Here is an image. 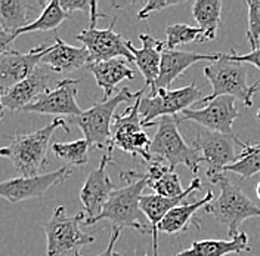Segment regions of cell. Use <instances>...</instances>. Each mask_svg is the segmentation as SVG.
Wrapping results in <instances>:
<instances>
[{
    "mask_svg": "<svg viewBox=\"0 0 260 256\" xmlns=\"http://www.w3.org/2000/svg\"><path fill=\"white\" fill-rule=\"evenodd\" d=\"M235 145L244 148L245 143H241L235 135H223L203 128L198 130L192 147L198 151L203 163L209 164L207 178L210 182L223 175L226 166L238 160L240 153L235 151Z\"/></svg>",
    "mask_w": 260,
    "mask_h": 256,
    "instance_id": "ba28073f",
    "label": "cell"
},
{
    "mask_svg": "<svg viewBox=\"0 0 260 256\" xmlns=\"http://www.w3.org/2000/svg\"><path fill=\"white\" fill-rule=\"evenodd\" d=\"M214 200V194L209 191L201 200H195L192 203L186 202L178 208L172 209L158 225L157 233H166V234H178L188 230L191 222L198 226V221L195 219L197 212L201 208H206L210 202Z\"/></svg>",
    "mask_w": 260,
    "mask_h": 256,
    "instance_id": "cb8c5ba5",
    "label": "cell"
},
{
    "mask_svg": "<svg viewBox=\"0 0 260 256\" xmlns=\"http://www.w3.org/2000/svg\"><path fill=\"white\" fill-rule=\"evenodd\" d=\"M84 212L67 216L64 206L55 209L45 224L46 256H81V247L96 240L93 234H86L80 230V224H84Z\"/></svg>",
    "mask_w": 260,
    "mask_h": 256,
    "instance_id": "52a82bcc",
    "label": "cell"
},
{
    "mask_svg": "<svg viewBox=\"0 0 260 256\" xmlns=\"http://www.w3.org/2000/svg\"><path fill=\"white\" fill-rule=\"evenodd\" d=\"M248 6V30L247 42L251 50L260 46V0H247Z\"/></svg>",
    "mask_w": 260,
    "mask_h": 256,
    "instance_id": "1f68e13d",
    "label": "cell"
},
{
    "mask_svg": "<svg viewBox=\"0 0 260 256\" xmlns=\"http://www.w3.org/2000/svg\"><path fill=\"white\" fill-rule=\"evenodd\" d=\"M59 5L70 15L76 11H86L90 14V9H92L90 0H59Z\"/></svg>",
    "mask_w": 260,
    "mask_h": 256,
    "instance_id": "e575fe53",
    "label": "cell"
},
{
    "mask_svg": "<svg viewBox=\"0 0 260 256\" xmlns=\"http://www.w3.org/2000/svg\"><path fill=\"white\" fill-rule=\"evenodd\" d=\"M207 42V37L200 27H192L185 22H178L166 27V48L175 49L186 43Z\"/></svg>",
    "mask_w": 260,
    "mask_h": 256,
    "instance_id": "f546056e",
    "label": "cell"
},
{
    "mask_svg": "<svg viewBox=\"0 0 260 256\" xmlns=\"http://www.w3.org/2000/svg\"><path fill=\"white\" fill-rule=\"evenodd\" d=\"M142 96L144 95L139 96L126 111L114 117L113 148H118L132 156H141L144 160L151 163V139L144 130L142 117L139 111Z\"/></svg>",
    "mask_w": 260,
    "mask_h": 256,
    "instance_id": "30bf717a",
    "label": "cell"
},
{
    "mask_svg": "<svg viewBox=\"0 0 260 256\" xmlns=\"http://www.w3.org/2000/svg\"><path fill=\"white\" fill-rule=\"evenodd\" d=\"M80 79H65L56 83L53 89L27 105L22 111L37 112V114H52V116H73L79 117L83 114L80 105L77 104V83Z\"/></svg>",
    "mask_w": 260,
    "mask_h": 256,
    "instance_id": "2e32d148",
    "label": "cell"
},
{
    "mask_svg": "<svg viewBox=\"0 0 260 256\" xmlns=\"http://www.w3.org/2000/svg\"><path fill=\"white\" fill-rule=\"evenodd\" d=\"M70 16V14H67L64 9L61 8L59 5V0H52L45 5V9L43 12L40 14V16L32 21L31 24H28L27 27L18 30L14 34V39L19 37V36H24L27 33L32 32H50V30H55L58 29L65 19Z\"/></svg>",
    "mask_w": 260,
    "mask_h": 256,
    "instance_id": "4316f807",
    "label": "cell"
},
{
    "mask_svg": "<svg viewBox=\"0 0 260 256\" xmlns=\"http://www.w3.org/2000/svg\"><path fill=\"white\" fill-rule=\"evenodd\" d=\"M90 64V53L89 50L81 46L76 48L68 43H65L59 36H55V43L49 52L43 56L40 65L46 67L55 73H73L81 68L83 65Z\"/></svg>",
    "mask_w": 260,
    "mask_h": 256,
    "instance_id": "44dd1931",
    "label": "cell"
},
{
    "mask_svg": "<svg viewBox=\"0 0 260 256\" xmlns=\"http://www.w3.org/2000/svg\"><path fill=\"white\" fill-rule=\"evenodd\" d=\"M213 184L219 187L220 194L204 209L219 224L226 226L228 236L234 239L240 234L238 228L245 219L260 218V208L241 190V187L231 182L226 175L217 178Z\"/></svg>",
    "mask_w": 260,
    "mask_h": 256,
    "instance_id": "8992f818",
    "label": "cell"
},
{
    "mask_svg": "<svg viewBox=\"0 0 260 256\" xmlns=\"http://www.w3.org/2000/svg\"><path fill=\"white\" fill-rule=\"evenodd\" d=\"M235 101L234 96H219L207 102L203 108H188L182 111V119H179V122L189 120L211 132L234 135V122L238 117Z\"/></svg>",
    "mask_w": 260,
    "mask_h": 256,
    "instance_id": "7c38bea8",
    "label": "cell"
},
{
    "mask_svg": "<svg viewBox=\"0 0 260 256\" xmlns=\"http://www.w3.org/2000/svg\"><path fill=\"white\" fill-rule=\"evenodd\" d=\"M71 175V167L67 164L53 172L36 176H16L0 184V195L11 203H18L27 198H39L49 188L62 184Z\"/></svg>",
    "mask_w": 260,
    "mask_h": 256,
    "instance_id": "5bb4252c",
    "label": "cell"
},
{
    "mask_svg": "<svg viewBox=\"0 0 260 256\" xmlns=\"http://www.w3.org/2000/svg\"><path fill=\"white\" fill-rule=\"evenodd\" d=\"M120 233H121V230H120V228H114L113 226L111 237H110V241H108V244H107L105 250H104V252H101V253L96 256H120L117 252H115V243H117L118 237H120Z\"/></svg>",
    "mask_w": 260,
    "mask_h": 256,
    "instance_id": "d590c367",
    "label": "cell"
},
{
    "mask_svg": "<svg viewBox=\"0 0 260 256\" xmlns=\"http://www.w3.org/2000/svg\"><path fill=\"white\" fill-rule=\"evenodd\" d=\"M248 236L245 233L237 234L229 240H198L175 256H228L232 253L250 252Z\"/></svg>",
    "mask_w": 260,
    "mask_h": 256,
    "instance_id": "d4e9b609",
    "label": "cell"
},
{
    "mask_svg": "<svg viewBox=\"0 0 260 256\" xmlns=\"http://www.w3.org/2000/svg\"><path fill=\"white\" fill-rule=\"evenodd\" d=\"M204 76L210 81L211 94L204 96L197 105H206L219 96H234L243 101L245 107H251L253 96L260 89V81L248 84L247 68L244 64L231 61L226 53H222L217 61L204 67Z\"/></svg>",
    "mask_w": 260,
    "mask_h": 256,
    "instance_id": "5b68a950",
    "label": "cell"
},
{
    "mask_svg": "<svg viewBox=\"0 0 260 256\" xmlns=\"http://www.w3.org/2000/svg\"><path fill=\"white\" fill-rule=\"evenodd\" d=\"M90 29H96V22L99 18H104V14H99V11H98V2L96 0H92V9H90Z\"/></svg>",
    "mask_w": 260,
    "mask_h": 256,
    "instance_id": "8d00e7d4",
    "label": "cell"
},
{
    "mask_svg": "<svg viewBox=\"0 0 260 256\" xmlns=\"http://www.w3.org/2000/svg\"><path fill=\"white\" fill-rule=\"evenodd\" d=\"M225 170L234 172L241 179H250L260 172V144L245 143L243 151H240L238 160L225 167Z\"/></svg>",
    "mask_w": 260,
    "mask_h": 256,
    "instance_id": "f1b7e54d",
    "label": "cell"
},
{
    "mask_svg": "<svg viewBox=\"0 0 260 256\" xmlns=\"http://www.w3.org/2000/svg\"><path fill=\"white\" fill-rule=\"evenodd\" d=\"M222 53H198L191 50H178V49L164 48L161 56V67H160V76L154 84V91L149 92V95L157 94L158 89H169L170 84L180 77L191 65L197 64L200 61H217Z\"/></svg>",
    "mask_w": 260,
    "mask_h": 256,
    "instance_id": "ac0fdd59",
    "label": "cell"
},
{
    "mask_svg": "<svg viewBox=\"0 0 260 256\" xmlns=\"http://www.w3.org/2000/svg\"><path fill=\"white\" fill-rule=\"evenodd\" d=\"M149 126H157V132L151 139V157L160 159L169 164V167L175 172L176 166L183 164L194 175L200 169V163H203L198 151L192 144L188 145L179 132V119L176 116H166ZM148 126V128H149Z\"/></svg>",
    "mask_w": 260,
    "mask_h": 256,
    "instance_id": "3957f363",
    "label": "cell"
},
{
    "mask_svg": "<svg viewBox=\"0 0 260 256\" xmlns=\"http://www.w3.org/2000/svg\"><path fill=\"white\" fill-rule=\"evenodd\" d=\"M52 45H40L25 53L15 49H8L0 55V91L2 94L15 84L28 79L36 68L40 65L43 56L49 52Z\"/></svg>",
    "mask_w": 260,
    "mask_h": 256,
    "instance_id": "9a60e30c",
    "label": "cell"
},
{
    "mask_svg": "<svg viewBox=\"0 0 260 256\" xmlns=\"http://www.w3.org/2000/svg\"><path fill=\"white\" fill-rule=\"evenodd\" d=\"M222 0H197L192 3V15L207 40H214L222 21Z\"/></svg>",
    "mask_w": 260,
    "mask_h": 256,
    "instance_id": "484cf974",
    "label": "cell"
},
{
    "mask_svg": "<svg viewBox=\"0 0 260 256\" xmlns=\"http://www.w3.org/2000/svg\"><path fill=\"white\" fill-rule=\"evenodd\" d=\"M62 128L70 133L64 119H53L45 128L31 133H15L9 144L0 150V156L8 159L19 176H36L48 164V150L55 130Z\"/></svg>",
    "mask_w": 260,
    "mask_h": 256,
    "instance_id": "6da1fadb",
    "label": "cell"
},
{
    "mask_svg": "<svg viewBox=\"0 0 260 256\" xmlns=\"http://www.w3.org/2000/svg\"><path fill=\"white\" fill-rule=\"evenodd\" d=\"M49 73L46 67L39 65L31 76L2 94V105L11 111H22L49 91Z\"/></svg>",
    "mask_w": 260,
    "mask_h": 256,
    "instance_id": "d6986e66",
    "label": "cell"
},
{
    "mask_svg": "<svg viewBox=\"0 0 260 256\" xmlns=\"http://www.w3.org/2000/svg\"><path fill=\"white\" fill-rule=\"evenodd\" d=\"M114 148H110L99 161V166L93 169L80 190V200L83 203V212L86 213L84 225L98 218L104 206L115 191V185L108 175V164L113 161Z\"/></svg>",
    "mask_w": 260,
    "mask_h": 256,
    "instance_id": "8fae6325",
    "label": "cell"
},
{
    "mask_svg": "<svg viewBox=\"0 0 260 256\" xmlns=\"http://www.w3.org/2000/svg\"><path fill=\"white\" fill-rule=\"evenodd\" d=\"M139 39L142 42V48H135L132 42H127V48L135 58V64L138 65L139 71L144 76L145 88L149 91H154V84L160 76V67H161L162 50L166 48V42H161L146 33L139 34Z\"/></svg>",
    "mask_w": 260,
    "mask_h": 256,
    "instance_id": "ffe728a7",
    "label": "cell"
},
{
    "mask_svg": "<svg viewBox=\"0 0 260 256\" xmlns=\"http://www.w3.org/2000/svg\"><path fill=\"white\" fill-rule=\"evenodd\" d=\"M201 95V91L197 88L194 81L189 86L180 89H158L154 95L142 96L139 111L144 128H148L152 122L161 117L176 116L178 112L191 108V105H197L204 98Z\"/></svg>",
    "mask_w": 260,
    "mask_h": 256,
    "instance_id": "9c48e42d",
    "label": "cell"
},
{
    "mask_svg": "<svg viewBox=\"0 0 260 256\" xmlns=\"http://www.w3.org/2000/svg\"><path fill=\"white\" fill-rule=\"evenodd\" d=\"M90 144L86 139H77L73 143H53L50 150L56 159L68 163V166H84L89 160Z\"/></svg>",
    "mask_w": 260,
    "mask_h": 256,
    "instance_id": "83f0119b",
    "label": "cell"
},
{
    "mask_svg": "<svg viewBox=\"0 0 260 256\" xmlns=\"http://www.w3.org/2000/svg\"><path fill=\"white\" fill-rule=\"evenodd\" d=\"M32 6L22 0H0V49L8 50L15 40L14 34L18 30L31 24L30 11Z\"/></svg>",
    "mask_w": 260,
    "mask_h": 256,
    "instance_id": "7402d4cb",
    "label": "cell"
},
{
    "mask_svg": "<svg viewBox=\"0 0 260 256\" xmlns=\"http://www.w3.org/2000/svg\"><path fill=\"white\" fill-rule=\"evenodd\" d=\"M203 188V182L198 176H195L191 182V185L185 190V192L179 197H162L158 194H145L141 198V209L144 212L148 221H149V228H151V234H152V249H154V256H158V233L157 228L162 221V218L172 210V209L178 208L180 205L186 203V197H189L191 194L200 191Z\"/></svg>",
    "mask_w": 260,
    "mask_h": 256,
    "instance_id": "e0dca14e",
    "label": "cell"
},
{
    "mask_svg": "<svg viewBox=\"0 0 260 256\" xmlns=\"http://www.w3.org/2000/svg\"><path fill=\"white\" fill-rule=\"evenodd\" d=\"M183 0H149L146 2V5L138 12V19H146L149 15H152L154 12H160L162 9H167L170 6H178L182 5Z\"/></svg>",
    "mask_w": 260,
    "mask_h": 256,
    "instance_id": "d6a6232c",
    "label": "cell"
},
{
    "mask_svg": "<svg viewBox=\"0 0 260 256\" xmlns=\"http://www.w3.org/2000/svg\"><path fill=\"white\" fill-rule=\"evenodd\" d=\"M114 24H115V18L110 24V27L105 30L89 27L87 30L76 36V39L89 50L90 63H102L115 58H123L126 61L135 63V58L127 48L129 40H124L121 34L114 32Z\"/></svg>",
    "mask_w": 260,
    "mask_h": 256,
    "instance_id": "4fadbf2b",
    "label": "cell"
},
{
    "mask_svg": "<svg viewBox=\"0 0 260 256\" xmlns=\"http://www.w3.org/2000/svg\"><path fill=\"white\" fill-rule=\"evenodd\" d=\"M146 88L130 92L129 88L120 89L113 98L102 99L101 102L93 104L89 110L83 111L81 116L76 117V123L84 135V139L90 144L92 148L108 151L113 148V122L115 108L123 104L136 101L141 95H144Z\"/></svg>",
    "mask_w": 260,
    "mask_h": 256,
    "instance_id": "277c9868",
    "label": "cell"
},
{
    "mask_svg": "<svg viewBox=\"0 0 260 256\" xmlns=\"http://www.w3.org/2000/svg\"><path fill=\"white\" fill-rule=\"evenodd\" d=\"M226 55L231 61H235V63H240V64H251L260 70V46L250 50L248 53H244V55H237L235 49H231V52L226 53Z\"/></svg>",
    "mask_w": 260,
    "mask_h": 256,
    "instance_id": "836d02e7",
    "label": "cell"
},
{
    "mask_svg": "<svg viewBox=\"0 0 260 256\" xmlns=\"http://www.w3.org/2000/svg\"><path fill=\"white\" fill-rule=\"evenodd\" d=\"M120 176L121 179L129 181V184L124 188L115 190L102 209L101 215L86 225H95L102 219H107L113 224L114 228H133L141 233H149L151 230L141 221L144 213L141 209V198L144 195V188L148 187L145 174L129 170L123 172Z\"/></svg>",
    "mask_w": 260,
    "mask_h": 256,
    "instance_id": "7a4b0ae2",
    "label": "cell"
},
{
    "mask_svg": "<svg viewBox=\"0 0 260 256\" xmlns=\"http://www.w3.org/2000/svg\"><path fill=\"white\" fill-rule=\"evenodd\" d=\"M87 68L93 74L98 86L104 91V99L113 98L115 88L120 81L135 77V71L126 64V60L120 58L102 63H90Z\"/></svg>",
    "mask_w": 260,
    "mask_h": 256,
    "instance_id": "603a6c76",
    "label": "cell"
},
{
    "mask_svg": "<svg viewBox=\"0 0 260 256\" xmlns=\"http://www.w3.org/2000/svg\"><path fill=\"white\" fill-rule=\"evenodd\" d=\"M256 194H257V198L260 200V181L257 182V185H256Z\"/></svg>",
    "mask_w": 260,
    "mask_h": 256,
    "instance_id": "74e56055",
    "label": "cell"
},
{
    "mask_svg": "<svg viewBox=\"0 0 260 256\" xmlns=\"http://www.w3.org/2000/svg\"><path fill=\"white\" fill-rule=\"evenodd\" d=\"M148 187L154 191V194L169 197V198L179 197L185 192V190L182 188V184H180V178L173 170H169L162 176H160L157 181L149 182Z\"/></svg>",
    "mask_w": 260,
    "mask_h": 256,
    "instance_id": "4dcf8cb0",
    "label": "cell"
},
{
    "mask_svg": "<svg viewBox=\"0 0 260 256\" xmlns=\"http://www.w3.org/2000/svg\"><path fill=\"white\" fill-rule=\"evenodd\" d=\"M257 119H259V120H260V110H259V111H257Z\"/></svg>",
    "mask_w": 260,
    "mask_h": 256,
    "instance_id": "f35d334b",
    "label": "cell"
}]
</instances>
